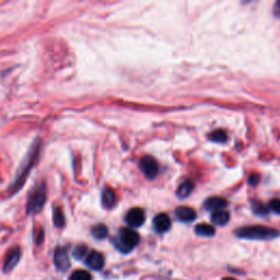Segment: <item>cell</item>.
<instances>
[{"label":"cell","instance_id":"6","mask_svg":"<svg viewBox=\"0 0 280 280\" xmlns=\"http://www.w3.org/2000/svg\"><path fill=\"white\" fill-rule=\"evenodd\" d=\"M54 263L60 271H67L70 267V259L66 247H57L54 253Z\"/></svg>","mask_w":280,"mask_h":280},{"label":"cell","instance_id":"27","mask_svg":"<svg viewBox=\"0 0 280 280\" xmlns=\"http://www.w3.org/2000/svg\"><path fill=\"white\" fill-rule=\"evenodd\" d=\"M222 280H236L235 278H232V277H225V278H223Z\"/></svg>","mask_w":280,"mask_h":280},{"label":"cell","instance_id":"26","mask_svg":"<svg viewBox=\"0 0 280 280\" xmlns=\"http://www.w3.org/2000/svg\"><path fill=\"white\" fill-rule=\"evenodd\" d=\"M275 14L277 17H280V2L275 5Z\"/></svg>","mask_w":280,"mask_h":280},{"label":"cell","instance_id":"8","mask_svg":"<svg viewBox=\"0 0 280 280\" xmlns=\"http://www.w3.org/2000/svg\"><path fill=\"white\" fill-rule=\"evenodd\" d=\"M126 222L133 228H138L145 222V213L140 208L130 209L126 215Z\"/></svg>","mask_w":280,"mask_h":280},{"label":"cell","instance_id":"19","mask_svg":"<svg viewBox=\"0 0 280 280\" xmlns=\"http://www.w3.org/2000/svg\"><path fill=\"white\" fill-rule=\"evenodd\" d=\"M88 254H89V248L84 244L77 245L73 252V255L76 260H82L84 258H87Z\"/></svg>","mask_w":280,"mask_h":280},{"label":"cell","instance_id":"20","mask_svg":"<svg viewBox=\"0 0 280 280\" xmlns=\"http://www.w3.org/2000/svg\"><path fill=\"white\" fill-rule=\"evenodd\" d=\"M209 138L210 140H213V142H216V143H224L227 142L228 136L224 130L218 129L216 131H213V133L209 135Z\"/></svg>","mask_w":280,"mask_h":280},{"label":"cell","instance_id":"1","mask_svg":"<svg viewBox=\"0 0 280 280\" xmlns=\"http://www.w3.org/2000/svg\"><path fill=\"white\" fill-rule=\"evenodd\" d=\"M280 232L276 229L264 225H251L236 230V236L247 240H273L278 238Z\"/></svg>","mask_w":280,"mask_h":280},{"label":"cell","instance_id":"3","mask_svg":"<svg viewBox=\"0 0 280 280\" xmlns=\"http://www.w3.org/2000/svg\"><path fill=\"white\" fill-rule=\"evenodd\" d=\"M140 237L138 233L130 228H123L120 230L119 237L113 240L114 246L122 253H129L138 245Z\"/></svg>","mask_w":280,"mask_h":280},{"label":"cell","instance_id":"25","mask_svg":"<svg viewBox=\"0 0 280 280\" xmlns=\"http://www.w3.org/2000/svg\"><path fill=\"white\" fill-rule=\"evenodd\" d=\"M259 181H260V176L259 175H253L248 182H250L252 185H255V184H258Z\"/></svg>","mask_w":280,"mask_h":280},{"label":"cell","instance_id":"11","mask_svg":"<svg viewBox=\"0 0 280 280\" xmlns=\"http://www.w3.org/2000/svg\"><path fill=\"white\" fill-rule=\"evenodd\" d=\"M175 216L178 220L184 222H191L195 220L196 213L194 212V209H192L191 207L181 206L175 209Z\"/></svg>","mask_w":280,"mask_h":280},{"label":"cell","instance_id":"9","mask_svg":"<svg viewBox=\"0 0 280 280\" xmlns=\"http://www.w3.org/2000/svg\"><path fill=\"white\" fill-rule=\"evenodd\" d=\"M20 258H21L20 247H12L6 256V261L4 265L5 273H9V271H11L15 267V265L19 263Z\"/></svg>","mask_w":280,"mask_h":280},{"label":"cell","instance_id":"22","mask_svg":"<svg viewBox=\"0 0 280 280\" xmlns=\"http://www.w3.org/2000/svg\"><path fill=\"white\" fill-rule=\"evenodd\" d=\"M253 210L255 214H258L260 216H264V215H267L268 214V208L266 206H264L263 204L261 203H256L253 205Z\"/></svg>","mask_w":280,"mask_h":280},{"label":"cell","instance_id":"2","mask_svg":"<svg viewBox=\"0 0 280 280\" xmlns=\"http://www.w3.org/2000/svg\"><path fill=\"white\" fill-rule=\"evenodd\" d=\"M38 151H40V143L36 142V143H34L33 147L31 148V150L29 152V157L26 159L25 163H23L20 171H19V173L17 174V177H15V181L13 182L11 189H10L11 194H13L15 191H18L22 188V185H23V183H25L26 178L28 177L31 169H32V167H33L34 161L37 158Z\"/></svg>","mask_w":280,"mask_h":280},{"label":"cell","instance_id":"18","mask_svg":"<svg viewBox=\"0 0 280 280\" xmlns=\"http://www.w3.org/2000/svg\"><path fill=\"white\" fill-rule=\"evenodd\" d=\"M53 221H54V224H55L57 228L64 227V224H65V216H64L63 210H61L60 208H55V209H54Z\"/></svg>","mask_w":280,"mask_h":280},{"label":"cell","instance_id":"24","mask_svg":"<svg viewBox=\"0 0 280 280\" xmlns=\"http://www.w3.org/2000/svg\"><path fill=\"white\" fill-rule=\"evenodd\" d=\"M43 240H44V232L43 230H40V232L37 233V238H36L37 245H40L43 242Z\"/></svg>","mask_w":280,"mask_h":280},{"label":"cell","instance_id":"7","mask_svg":"<svg viewBox=\"0 0 280 280\" xmlns=\"http://www.w3.org/2000/svg\"><path fill=\"white\" fill-rule=\"evenodd\" d=\"M104 256L100 252L92 251L85 258V265L93 270H101L104 267Z\"/></svg>","mask_w":280,"mask_h":280},{"label":"cell","instance_id":"12","mask_svg":"<svg viewBox=\"0 0 280 280\" xmlns=\"http://www.w3.org/2000/svg\"><path fill=\"white\" fill-rule=\"evenodd\" d=\"M228 206L227 200L222 197H210L205 201V208L207 210H212V212H218V210H223Z\"/></svg>","mask_w":280,"mask_h":280},{"label":"cell","instance_id":"13","mask_svg":"<svg viewBox=\"0 0 280 280\" xmlns=\"http://www.w3.org/2000/svg\"><path fill=\"white\" fill-rule=\"evenodd\" d=\"M230 220V215L225 210H218V212L213 213L212 221L216 225H225Z\"/></svg>","mask_w":280,"mask_h":280},{"label":"cell","instance_id":"16","mask_svg":"<svg viewBox=\"0 0 280 280\" xmlns=\"http://www.w3.org/2000/svg\"><path fill=\"white\" fill-rule=\"evenodd\" d=\"M91 233L92 236L95 237L96 239L98 240H102V239H105L108 235V229L105 224L103 223H99V224H96L95 227L92 228L91 230Z\"/></svg>","mask_w":280,"mask_h":280},{"label":"cell","instance_id":"14","mask_svg":"<svg viewBox=\"0 0 280 280\" xmlns=\"http://www.w3.org/2000/svg\"><path fill=\"white\" fill-rule=\"evenodd\" d=\"M116 203V195L113 190L105 189L102 193V204L105 208H112Z\"/></svg>","mask_w":280,"mask_h":280},{"label":"cell","instance_id":"15","mask_svg":"<svg viewBox=\"0 0 280 280\" xmlns=\"http://www.w3.org/2000/svg\"><path fill=\"white\" fill-rule=\"evenodd\" d=\"M195 232H196V235L201 236V237H213V236H215L216 230L213 225H209L206 223H200V224L196 225Z\"/></svg>","mask_w":280,"mask_h":280},{"label":"cell","instance_id":"17","mask_svg":"<svg viewBox=\"0 0 280 280\" xmlns=\"http://www.w3.org/2000/svg\"><path fill=\"white\" fill-rule=\"evenodd\" d=\"M193 189H194L193 182L185 181L184 183H182L180 185V188H178V190H177V196L181 197V198L188 197L190 195V194L192 193Z\"/></svg>","mask_w":280,"mask_h":280},{"label":"cell","instance_id":"23","mask_svg":"<svg viewBox=\"0 0 280 280\" xmlns=\"http://www.w3.org/2000/svg\"><path fill=\"white\" fill-rule=\"evenodd\" d=\"M270 208L271 210H274V212L278 215H280V198H276L270 201Z\"/></svg>","mask_w":280,"mask_h":280},{"label":"cell","instance_id":"4","mask_svg":"<svg viewBox=\"0 0 280 280\" xmlns=\"http://www.w3.org/2000/svg\"><path fill=\"white\" fill-rule=\"evenodd\" d=\"M46 197H48V191H46L45 183L38 184L30 194L27 206V213L29 215L40 213L43 206L45 205Z\"/></svg>","mask_w":280,"mask_h":280},{"label":"cell","instance_id":"5","mask_svg":"<svg viewBox=\"0 0 280 280\" xmlns=\"http://www.w3.org/2000/svg\"><path fill=\"white\" fill-rule=\"evenodd\" d=\"M139 166H140V170L143 171L145 176L150 178V180L157 176L159 172L158 162L155 161V159H153L152 157H149V155H146V157L142 158Z\"/></svg>","mask_w":280,"mask_h":280},{"label":"cell","instance_id":"10","mask_svg":"<svg viewBox=\"0 0 280 280\" xmlns=\"http://www.w3.org/2000/svg\"><path fill=\"white\" fill-rule=\"evenodd\" d=\"M154 229L159 233L167 232L171 228L170 217L167 214H159L154 217L153 219Z\"/></svg>","mask_w":280,"mask_h":280},{"label":"cell","instance_id":"21","mask_svg":"<svg viewBox=\"0 0 280 280\" xmlns=\"http://www.w3.org/2000/svg\"><path fill=\"white\" fill-rule=\"evenodd\" d=\"M69 280H92V277L90 275V273H88L87 270H76L70 276Z\"/></svg>","mask_w":280,"mask_h":280}]
</instances>
